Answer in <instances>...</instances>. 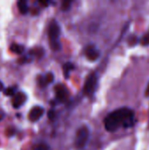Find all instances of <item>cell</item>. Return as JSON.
<instances>
[{
    "instance_id": "cell-1",
    "label": "cell",
    "mask_w": 149,
    "mask_h": 150,
    "mask_svg": "<svg viewBox=\"0 0 149 150\" xmlns=\"http://www.w3.org/2000/svg\"><path fill=\"white\" fill-rule=\"evenodd\" d=\"M136 123L134 112L129 108H119L105 119V127L108 132H115L119 127H133Z\"/></svg>"
},
{
    "instance_id": "cell-2",
    "label": "cell",
    "mask_w": 149,
    "mask_h": 150,
    "mask_svg": "<svg viewBox=\"0 0 149 150\" xmlns=\"http://www.w3.org/2000/svg\"><path fill=\"white\" fill-rule=\"evenodd\" d=\"M60 33H61V29H60L59 25L56 22H52L48 28V37H49L51 46L54 50L59 49L58 40L60 37Z\"/></svg>"
},
{
    "instance_id": "cell-3",
    "label": "cell",
    "mask_w": 149,
    "mask_h": 150,
    "mask_svg": "<svg viewBox=\"0 0 149 150\" xmlns=\"http://www.w3.org/2000/svg\"><path fill=\"white\" fill-rule=\"evenodd\" d=\"M97 83V76L96 73H91L86 79L84 86H83V92L87 96H90L94 93Z\"/></svg>"
},
{
    "instance_id": "cell-4",
    "label": "cell",
    "mask_w": 149,
    "mask_h": 150,
    "mask_svg": "<svg viewBox=\"0 0 149 150\" xmlns=\"http://www.w3.org/2000/svg\"><path fill=\"white\" fill-rule=\"evenodd\" d=\"M89 139V130L86 127H81L76 134V146L78 149H83L86 146Z\"/></svg>"
},
{
    "instance_id": "cell-5",
    "label": "cell",
    "mask_w": 149,
    "mask_h": 150,
    "mask_svg": "<svg viewBox=\"0 0 149 150\" xmlns=\"http://www.w3.org/2000/svg\"><path fill=\"white\" fill-rule=\"evenodd\" d=\"M85 55L86 57L91 61V62H94L96 60L98 59L99 57V52L98 50L97 49V47L93 45H90L88 46L86 48H85Z\"/></svg>"
},
{
    "instance_id": "cell-6",
    "label": "cell",
    "mask_w": 149,
    "mask_h": 150,
    "mask_svg": "<svg viewBox=\"0 0 149 150\" xmlns=\"http://www.w3.org/2000/svg\"><path fill=\"white\" fill-rule=\"evenodd\" d=\"M43 113H44V109L42 107L35 106L30 111V113H29L28 117H29V120L32 122H36L42 117Z\"/></svg>"
},
{
    "instance_id": "cell-7",
    "label": "cell",
    "mask_w": 149,
    "mask_h": 150,
    "mask_svg": "<svg viewBox=\"0 0 149 150\" xmlns=\"http://www.w3.org/2000/svg\"><path fill=\"white\" fill-rule=\"evenodd\" d=\"M55 94H56V98L60 102H64L67 100L68 98V92L67 91V89L62 86V85H58L55 87Z\"/></svg>"
},
{
    "instance_id": "cell-8",
    "label": "cell",
    "mask_w": 149,
    "mask_h": 150,
    "mask_svg": "<svg viewBox=\"0 0 149 150\" xmlns=\"http://www.w3.org/2000/svg\"><path fill=\"white\" fill-rule=\"evenodd\" d=\"M26 100V96L23 92H18L12 98V105L14 108H19Z\"/></svg>"
},
{
    "instance_id": "cell-9",
    "label": "cell",
    "mask_w": 149,
    "mask_h": 150,
    "mask_svg": "<svg viewBox=\"0 0 149 150\" xmlns=\"http://www.w3.org/2000/svg\"><path fill=\"white\" fill-rule=\"evenodd\" d=\"M18 10L19 11L22 13V14H25L28 12V5H27V3L24 0H20L18 2Z\"/></svg>"
},
{
    "instance_id": "cell-10",
    "label": "cell",
    "mask_w": 149,
    "mask_h": 150,
    "mask_svg": "<svg viewBox=\"0 0 149 150\" xmlns=\"http://www.w3.org/2000/svg\"><path fill=\"white\" fill-rule=\"evenodd\" d=\"M10 49H11V52H13V53H15V54H21V53L24 51V47H22V46H20V45H18V44L13 43V44H11V45Z\"/></svg>"
},
{
    "instance_id": "cell-11",
    "label": "cell",
    "mask_w": 149,
    "mask_h": 150,
    "mask_svg": "<svg viewBox=\"0 0 149 150\" xmlns=\"http://www.w3.org/2000/svg\"><path fill=\"white\" fill-rule=\"evenodd\" d=\"M73 68H74V66H73V64L70 63V62H68V63H66V64L63 66V74L65 75L66 78H68V76H69V72H70V70H71Z\"/></svg>"
},
{
    "instance_id": "cell-12",
    "label": "cell",
    "mask_w": 149,
    "mask_h": 150,
    "mask_svg": "<svg viewBox=\"0 0 149 150\" xmlns=\"http://www.w3.org/2000/svg\"><path fill=\"white\" fill-rule=\"evenodd\" d=\"M33 150H50V148L46 143H39L34 146Z\"/></svg>"
},
{
    "instance_id": "cell-13",
    "label": "cell",
    "mask_w": 149,
    "mask_h": 150,
    "mask_svg": "<svg viewBox=\"0 0 149 150\" xmlns=\"http://www.w3.org/2000/svg\"><path fill=\"white\" fill-rule=\"evenodd\" d=\"M5 96H14L15 95V89L12 87H9L4 91Z\"/></svg>"
},
{
    "instance_id": "cell-14",
    "label": "cell",
    "mask_w": 149,
    "mask_h": 150,
    "mask_svg": "<svg viewBox=\"0 0 149 150\" xmlns=\"http://www.w3.org/2000/svg\"><path fill=\"white\" fill-rule=\"evenodd\" d=\"M70 5H71V1H64L61 4V10L68 11L70 8Z\"/></svg>"
},
{
    "instance_id": "cell-15",
    "label": "cell",
    "mask_w": 149,
    "mask_h": 150,
    "mask_svg": "<svg viewBox=\"0 0 149 150\" xmlns=\"http://www.w3.org/2000/svg\"><path fill=\"white\" fill-rule=\"evenodd\" d=\"M44 79L46 81V83H52L54 81V75L52 73H48V74H47L46 76H44Z\"/></svg>"
},
{
    "instance_id": "cell-16",
    "label": "cell",
    "mask_w": 149,
    "mask_h": 150,
    "mask_svg": "<svg viewBox=\"0 0 149 150\" xmlns=\"http://www.w3.org/2000/svg\"><path fill=\"white\" fill-rule=\"evenodd\" d=\"M141 44L142 45H148L149 44V33L146 34L145 36H143V38L141 39Z\"/></svg>"
},
{
    "instance_id": "cell-17",
    "label": "cell",
    "mask_w": 149,
    "mask_h": 150,
    "mask_svg": "<svg viewBox=\"0 0 149 150\" xmlns=\"http://www.w3.org/2000/svg\"><path fill=\"white\" fill-rule=\"evenodd\" d=\"M48 118H49L50 120H53V119L54 118V112L53 110H50V111L48 112Z\"/></svg>"
},
{
    "instance_id": "cell-18",
    "label": "cell",
    "mask_w": 149,
    "mask_h": 150,
    "mask_svg": "<svg viewBox=\"0 0 149 150\" xmlns=\"http://www.w3.org/2000/svg\"><path fill=\"white\" fill-rule=\"evenodd\" d=\"M146 96H149V83L148 85V88H147V90H146Z\"/></svg>"
},
{
    "instance_id": "cell-19",
    "label": "cell",
    "mask_w": 149,
    "mask_h": 150,
    "mask_svg": "<svg viewBox=\"0 0 149 150\" xmlns=\"http://www.w3.org/2000/svg\"><path fill=\"white\" fill-rule=\"evenodd\" d=\"M3 88H4V85H3V83L0 82V91H1V90H3Z\"/></svg>"
},
{
    "instance_id": "cell-20",
    "label": "cell",
    "mask_w": 149,
    "mask_h": 150,
    "mask_svg": "<svg viewBox=\"0 0 149 150\" xmlns=\"http://www.w3.org/2000/svg\"><path fill=\"white\" fill-rule=\"evenodd\" d=\"M1 119H2V116L0 115V120H1Z\"/></svg>"
}]
</instances>
